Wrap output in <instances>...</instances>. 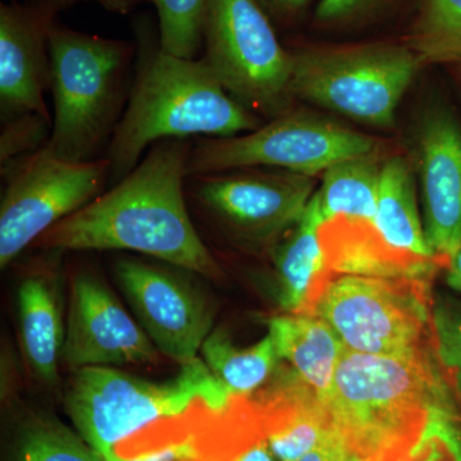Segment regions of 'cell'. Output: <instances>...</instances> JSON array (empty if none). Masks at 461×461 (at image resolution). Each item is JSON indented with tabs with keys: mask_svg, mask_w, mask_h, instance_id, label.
Instances as JSON below:
<instances>
[{
	"mask_svg": "<svg viewBox=\"0 0 461 461\" xmlns=\"http://www.w3.org/2000/svg\"><path fill=\"white\" fill-rule=\"evenodd\" d=\"M193 144L157 142L122 180L44 233L45 250H129L208 278L220 264L200 238L185 195Z\"/></svg>",
	"mask_w": 461,
	"mask_h": 461,
	"instance_id": "6da1fadb",
	"label": "cell"
},
{
	"mask_svg": "<svg viewBox=\"0 0 461 461\" xmlns=\"http://www.w3.org/2000/svg\"><path fill=\"white\" fill-rule=\"evenodd\" d=\"M321 400L357 461H402L435 409L460 411L435 351L390 357L345 348Z\"/></svg>",
	"mask_w": 461,
	"mask_h": 461,
	"instance_id": "7a4b0ae2",
	"label": "cell"
},
{
	"mask_svg": "<svg viewBox=\"0 0 461 461\" xmlns=\"http://www.w3.org/2000/svg\"><path fill=\"white\" fill-rule=\"evenodd\" d=\"M139 60V59H138ZM262 118L236 102L203 58L145 50L136 67L129 103L109 142V182L117 184L144 151L168 139L232 138L259 129Z\"/></svg>",
	"mask_w": 461,
	"mask_h": 461,
	"instance_id": "3957f363",
	"label": "cell"
},
{
	"mask_svg": "<svg viewBox=\"0 0 461 461\" xmlns=\"http://www.w3.org/2000/svg\"><path fill=\"white\" fill-rule=\"evenodd\" d=\"M135 47L129 41L74 32H50L54 118L45 148L71 162L107 151L129 103Z\"/></svg>",
	"mask_w": 461,
	"mask_h": 461,
	"instance_id": "277c9868",
	"label": "cell"
},
{
	"mask_svg": "<svg viewBox=\"0 0 461 461\" xmlns=\"http://www.w3.org/2000/svg\"><path fill=\"white\" fill-rule=\"evenodd\" d=\"M232 399L198 357L167 382L147 381L114 366L76 369L65 405L78 435L105 461L120 455L122 442L159 421L181 417L200 402L223 412Z\"/></svg>",
	"mask_w": 461,
	"mask_h": 461,
	"instance_id": "5b68a950",
	"label": "cell"
},
{
	"mask_svg": "<svg viewBox=\"0 0 461 461\" xmlns=\"http://www.w3.org/2000/svg\"><path fill=\"white\" fill-rule=\"evenodd\" d=\"M291 95L379 129L395 123L397 107L421 68L405 44L321 45L291 50Z\"/></svg>",
	"mask_w": 461,
	"mask_h": 461,
	"instance_id": "8992f818",
	"label": "cell"
},
{
	"mask_svg": "<svg viewBox=\"0 0 461 461\" xmlns=\"http://www.w3.org/2000/svg\"><path fill=\"white\" fill-rule=\"evenodd\" d=\"M430 282L333 273L309 315L330 324L346 350L372 355L435 351Z\"/></svg>",
	"mask_w": 461,
	"mask_h": 461,
	"instance_id": "52a82bcc",
	"label": "cell"
},
{
	"mask_svg": "<svg viewBox=\"0 0 461 461\" xmlns=\"http://www.w3.org/2000/svg\"><path fill=\"white\" fill-rule=\"evenodd\" d=\"M203 47L206 65L249 111L273 120L294 108L291 51L257 0H208Z\"/></svg>",
	"mask_w": 461,
	"mask_h": 461,
	"instance_id": "ba28073f",
	"label": "cell"
},
{
	"mask_svg": "<svg viewBox=\"0 0 461 461\" xmlns=\"http://www.w3.org/2000/svg\"><path fill=\"white\" fill-rule=\"evenodd\" d=\"M381 148L377 139L355 131L324 115L290 109L254 131L193 144L187 176L248 167L321 175L330 166Z\"/></svg>",
	"mask_w": 461,
	"mask_h": 461,
	"instance_id": "9c48e42d",
	"label": "cell"
},
{
	"mask_svg": "<svg viewBox=\"0 0 461 461\" xmlns=\"http://www.w3.org/2000/svg\"><path fill=\"white\" fill-rule=\"evenodd\" d=\"M315 191L314 177L267 167L199 173L185 181L189 204L233 244L256 251L275 249Z\"/></svg>",
	"mask_w": 461,
	"mask_h": 461,
	"instance_id": "30bf717a",
	"label": "cell"
},
{
	"mask_svg": "<svg viewBox=\"0 0 461 461\" xmlns=\"http://www.w3.org/2000/svg\"><path fill=\"white\" fill-rule=\"evenodd\" d=\"M0 267L7 268L51 227L83 209L109 182L108 159L71 162L41 148L2 169Z\"/></svg>",
	"mask_w": 461,
	"mask_h": 461,
	"instance_id": "8fae6325",
	"label": "cell"
},
{
	"mask_svg": "<svg viewBox=\"0 0 461 461\" xmlns=\"http://www.w3.org/2000/svg\"><path fill=\"white\" fill-rule=\"evenodd\" d=\"M115 280L136 321L160 354L181 366L198 359L214 311L180 273L138 259L115 263Z\"/></svg>",
	"mask_w": 461,
	"mask_h": 461,
	"instance_id": "7c38bea8",
	"label": "cell"
},
{
	"mask_svg": "<svg viewBox=\"0 0 461 461\" xmlns=\"http://www.w3.org/2000/svg\"><path fill=\"white\" fill-rule=\"evenodd\" d=\"M411 158L427 241L445 268L461 245V122L445 103H432L420 114Z\"/></svg>",
	"mask_w": 461,
	"mask_h": 461,
	"instance_id": "4fadbf2b",
	"label": "cell"
},
{
	"mask_svg": "<svg viewBox=\"0 0 461 461\" xmlns=\"http://www.w3.org/2000/svg\"><path fill=\"white\" fill-rule=\"evenodd\" d=\"M158 350L140 324L95 276L75 275L69 287L60 362L76 369L154 362Z\"/></svg>",
	"mask_w": 461,
	"mask_h": 461,
	"instance_id": "5bb4252c",
	"label": "cell"
},
{
	"mask_svg": "<svg viewBox=\"0 0 461 461\" xmlns=\"http://www.w3.org/2000/svg\"><path fill=\"white\" fill-rule=\"evenodd\" d=\"M57 0L38 5H0V114L2 122L25 114L51 118L50 32Z\"/></svg>",
	"mask_w": 461,
	"mask_h": 461,
	"instance_id": "9a60e30c",
	"label": "cell"
},
{
	"mask_svg": "<svg viewBox=\"0 0 461 461\" xmlns=\"http://www.w3.org/2000/svg\"><path fill=\"white\" fill-rule=\"evenodd\" d=\"M264 441L280 461H295L336 436L317 391L290 366L248 396Z\"/></svg>",
	"mask_w": 461,
	"mask_h": 461,
	"instance_id": "2e32d148",
	"label": "cell"
},
{
	"mask_svg": "<svg viewBox=\"0 0 461 461\" xmlns=\"http://www.w3.org/2000/svg\"><path fill=\"white\" fill-rule=\"evenodd\" d=\"M327 268L336 275L432 281L438 260L402 253L388 245L373 221L333 217L318 230Z\"/></svg>",
	"mask_w": 461,
	"mask_h": 461,
	"instance_id": "e0dca14e",
	"label": "cell"
},
{
	"mask_svg": "<svg viewBox=\"0 0 461 461\" xmlns=\"http://www.w3.org/2000/svg\"><path fill=\"white\" fill-rule=\"evenodd\" d=\"M323 221L315 191L302 218L271 251L276 299L284 313L308 314L333 275L327 268L318 238Z\"/></svg>",
	"mask_w": 461,
	"mask_h": 461,
	"instance_id": "ac0fdd59",
	"label": "cell"
},
{
	"mask_svg": "<svg viewBox=\"0 0 461 461\" xmlns=\"http://www.w3.org/2000/svg\"><path fill=\"white\" fill-rule=\"evenodd\" d=\"M280 357L323 397L330 390L342 351L341 339L315 315L282 313L267 321Z\"/></svg>",
	"mask_w": 461,
	"mask_h": 461,
	"instance_id": "d6986e66",
	"label": "cell"
},
{
	"mask_svg": "<svg viewBox=\"0 0 461 461\" xmlns=\"http://www.w3.org/2000/svg\"><path fill=\"white\" fill-rule=\"evenodd\" d=\"M415 177L411 156H387L379 180L375 224L382 238L396 250L421 259L438 260L427 241Z\"/></svg>",
	"mask_w": 461,
	"mask_h": 461,
	"instance_id": "ffe728a7",
	"label": "cell"
},
{
	"mask_svg": "<svg viewBox=\"0 0 461 461\" xmlns=\"http://www.w3.org/2000/svg\"><path fill=\"white\" fill-rule=\"evenodd\" d=\"M47 278L32 275L18 288V321L23 355L32 375L47 384L58 381L65 324Z\"/></svg>",
	"mask_w": 461,
	"mask_h": 461,
	"instance_id": "44dd1931",
	"label": "cell"
},
{
	"mask_svg": "<svg viewBox=\"0 0 461 461\" xmlns=\"http://www.w3.org/2000/svg\"><path fill=\"white\" fill-rule=\"evenodd\" d=\"M387 154L382 148L339 160L321 173L317 189L324 221L333 217L375 222L379 180Z\"/></svg>",
	"mask_w": 461,
	"mask_h": 461,
	"instance_id": "7402d4cb",
	"label": "cell"
},
{
	"mask_svg": "<svg viewBox=\"0 0 461 461\" xmlns=\"http://www.w3.org/2000/svg\"><path fill=\"white\" fill-rule=\"evenodd\" d=\"M202 360L230 396H250L273 377L281 357L271 336L241 348L223 330L209 333L200 348Z\"/></svg>",
	"mask_w": 461,
	"mask_h": 461,
	"instance_id": "603a6c76",
	"label": "cell"
},
{
	"mask_svg": "<svg viewBox=\"0 0 461 461\" xmlns=\"http://www.w3.org/2000/svg\"><path fill=\"white\" fill-rule=\"evenodd\" d=\"M421 66H461V0H420L403 42Z\"/></svg>",
	"mask_w": 461,
	"mask_h": 461,
	"instance_id": "cb8c5ba5",
	"label": "cell"
},
{
	"mask_svg": "<svg viewBox=\"0 0 461 461\" xmlns=\"http://www.w3.org/2000/svg\"><path fill=\"white\" fill-rule=\"evenodd\" d=\"M16 461H104L86 441L48 418L26 424L18 439Z\"/></svg>",
	"mask_w": 461,
	"mask_h": 461,
	"instance_id": "d4e9b609",
	"label": "cell"
},
{
	"mask_svg": "<svg viewBox=\"0 0 461 461\" xmlns=\"http://www.w3.org/2000/svg\"><path fill=\"white\" fill-rule=\"evenodd\" d=\"M206 5L208 0H156L160 50L195 59L203 48Z\"/></svg>",
	"mask_w": 461,
	"mask_h": 461,
	"instance_id": "484cf974",
	"label": "cell"
},
{
	"mask_svg": "<svg viewBox=\"0 0 461 461\" xmlns=\"http://www.w3.org/2000/svg\"><path fill=\"white\" fill-rule=\"evenodd\" d=\"M432 326L437 360L461 411V297L433 296Z\"/></svg>",
	"mask_w": 461,
	"mask_h": 461,
	"instance_id": "4316f807",
	"label": "cell"
},
{
	"mask_svg": "<svg viewBox=\"0 0 461 461\" xmlns=\"http://www.w3.org/2000/svg\"><path fill=\"white\" fill-rule=\"evenodd\" d=\"M402 461H461L459 409H435L420 441Z\"/></svg>",
	"mask_w": 461,
	"mask_h": 461,
	"instance_id": "83f0119b",
	"label": "cell"
},
{
	"mask_svg": "<svg viewBox=\"0 0 461 461\" xmlns=\"http://www.w3.org/2000/svg\"><path fill=\"white\" fill-rule=\"evenodd\" d=\"M2 123L0 166L3 169L44 148L50 141L53 120L41 114H25Z\"/></svg>",
	"mask_w": 461,
	"mask_h": 461,
	"instance_id": "f1b7e54d",
	"label": "cell"
},
{
	"mask_svg": "<svg viewBox=\"0 0 461 461\" xmlns=\"http://www.w3.org/2000/svg\"><path fill=\"white\" fill-rule=\"evenodd\" d=\"M384 0H321L315 18L324 26L355 23L375 11Z\"/></svg>",
	"mask_w": 461,
	"mask_h": 461,
	"instance_id": "f546056e",
	"label": "cell"
},
{
	"mask_svg": "<svg viewBox=\"0 0 461 461\" xmlns=\"http://www.w3.org/2000/svg\"><path fill=\"white\" fill-rule=\"evenodd\" d=\"M195 456L191 442H169V444L157 446L154 448H149L147 451L131 455V456H123L117 455L112 459L105 461H190Z\"/></svg>",
	"mask_w": 461,
	"mask_h": 461,
	"instance_id": "4dcf8cb0",
	"label": "cell"
},
{
	"mask_svg": "<svg viewBox=\"0 0 461 461\" xmlns=\"http://www.w3.org/2000/svg\"><path fill=\"white\" fill-rule=\"evenodd\" d=\"M271 21L288 23L311 3V0H257Z\"/></svg>",
	"mask_w": 461,
	"mask_h": 461,
	"instance_id": "1f68e13d",
	"label": "cell"
},
{
	"mask_svg": "<svg viewBox=\"0 0 461 461\" xmlns=\"http://www.w3.org/2000/svg\"><path fill=\"white\" fill-rule=\"evenodd\" d=\"M355 457L346 450L338 436L321 442L320 446L309 451L295 461H353Z\"/></svg>",
	"mask_w": 461,
	"mask_h": 461,
	"instance_id": "d6a6232c",
	"label": "cell"
},
{
	"mask_svg": "<svg viewBox=\"0 0 461 461\" xmlns=\"http://www.w3.org/2000/svg\"><path fill=\"white\" fill-rule=\"evenodd\" d=\"M235 461H280L272 453L264 438L257 439L253 444L247 446L236 456Z\"/></svg>",
	"mask_w": 461,
	"mask_h": 461,
	"instance_id": "836d02e7",
	"label": "cell"
},
{
	"mask_svg": "<svg viewBox=\"0 0 461 461\" xmlns=\"http://www.w3.org/2000/svg\"><path fill=\"white\" fill-rule=\"evenodd\" d=\"M77 2H96L102 5L103 7L109 9V11L118 12V14H127L131 11L136 5L141 3H156V0H57L58 5H74Z\"/></svg>",
	"mask_w": 461,
	"mask_h": 461,
	"instance_id": "e575fe53",
	"label": "cell"
},
{
	"mask_svg": "<svg viewBox=\"0 0 461 461\" xmlns=\"http://www.w3.org/2000/svg\"><path fill=\"white\" fill-rule=\"evenodd\" d=\"M445 269L446 284L450 286L451 290L461 295V245L447 260Z\"/></svg>",
	"mask_w": 461,
	"mask_h": 461,
	"instance_id": "d590c367",
	"label": "cell"
},
{
	"mask_svg": "<svg viewBox=\"0 0 461 461\" xmlns=\"http://www.w3.org/2000/svg\"><path fill=\"white\" fill-rule=\"evenodd\" d=\"M456 68H457V71H459V74L461 76V66L460 67H456Z\"/></svg>",
	"mask_w": 461,
	"mask_h": 461,
	"instance_id": "8d00e7d4",
	"label": "cell"
},
{
	"mask_svg": "<svg viewBox=\"0 0 461 461\" xmlns=\"http://www.w3.org/2000/svg\"><path fill=\"white\" fill-rule=\"evenodd\" d=\"M353 461H357V459H354Z\"/></svg>",
	"mask_w": 461,
	"mask_h": 461,
	"instance_id": "74e56055",
	"label": "cell"
}]
</instances>
